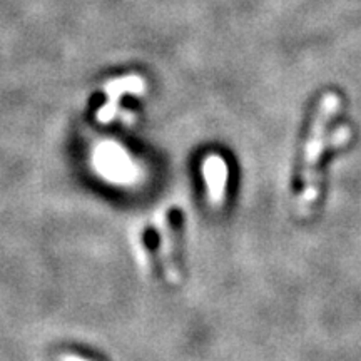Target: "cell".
Instances as JSON below:
<instances>
[{"instance_id": "cell-1", "label": "cell", "mask_w": 361, "mask_h": 361, "mask_svg": "<svg viewBox=\"0 0 361 361\" xmlns=\"http://www.w3.org/2000/svg\"><path fill=\"white\" fill-rule=\"evenodd\" d=\"M178 213H162L159 216V233H161V255L164 263L166 276L171 283H178L179 268L176 259V238H178Z\"/></svg>"}, {"instance_id": "cell-2", "label": "cell", "mask_w": 361, "mask_h": 361, "mask_svg": "<svg viewBox=\"0 0 361 361\" xmlns=\"http://www.w3.org/2000/svg\"><path fill=\"white\" fill-rule=\"evenodd\" d=\"M204 180L207 186V196H209V204L214 209H219L224 204L226 197V183H228V164L221 156H207L202 166Z\"/></svg>"}, {"instance_id": "cell-3", "label": "cell", "mask_w": 361, "mask_h": 361, "mask_svg": "<svg viewBox=\"0 0 361 361\" xmlns=\"http://www.w3.org/2000/svg\"><path fill=\"white\" fill-rule=\"evenodd\" d=\"M62 361H87V360H82V358H78V356H64Z\"/></svg>"}]
</instances>
